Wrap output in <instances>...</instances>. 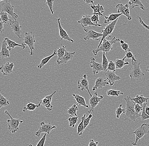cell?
<instances>
[{"mask_svg":"<svg viewBox=\"0 0 149 146\" xmlns=\"http://www.w3.org/2000/svg\"><path fill=\"white\" fill-rule=\"evenodd\" d=\"M126 102L125 113L124 120L128 121H135L141 115L137 114L135 110V103L130 96H127L124 98Z\"/></svg>","mask_w":149,"mask_h":146,"instance_id":"cell-1","label":"cell"},{"mask_svg":"<svg viewBox=\"0 0 149 146\" xmlns=\"http://www.w3.org/2000/svg\"><path fill=\"white\" fill-rule=\"evenodd\" d=\"M120 39L116 38V37L113 38L111 40H109V39L107 40L106 38L103 40L102 44L100 45V47L97 48L96 49L93 50V54L95 56L97 55L98 53L100 51H102L105 52V53L108 54V53L111 50L113 49V45L115 44L117 41L120 42Z\"/></svg>","mask_w":149,"mask_h":146,"instance_id":"cell-2","label":"cell"},{"mask_svg":"<svg viewBox=\"0 0 149 146\" xmlns=\"http://www.w3.org/2000/svg\"><path fill=\"white\" fill-rule=\"evenodd\" d=\"M131 64L132 65V70L129 74L131 80L132 81L141 80L144 74L140 68V62L137 60L136 61L132 60Z\"/></svg>","mask_w":149,"mask_h":146,"instance_id":"cell-3","label":"cell"},{"mask_svg":"<svg viewBox=\"0 0 149 146\" xmlns=\"http://www.w3.org/2000/svg\"><path fill=\"white\" fill-rule=\"evenodd\" d=\"M136 135V140L134 142L131 141V143L134 146L137 145L138 142L141 141V139L145 135L149 134V124L144 123L141 125L139 127L132 133Z\"/></svg>","mask_w":149,"mask_h":146,"instance_id":"cell-4","label":"cell"},{"mask_svg":"<svg viewBox=\"0 0 149 146\" xmlns=\"http://www.w3.org/2000/svg\"><path fill=\"white\" fill-rule=\"evenodd\" d=\"M23 42L22 45L26 49V46L30 49V55H33V51H35L34 44L36 42L35 36L33 32L25 33L24 37L23 38Z\"/></svg>","mask_w":149,"mask_h":146,"instance_id":"cell-5","label":"cell"},{"mask_svg":"<svg viewBox=\"0 0 149 146\" xmlns=\"http://www.w3.org/2000/svg\"><path fill=\"white\" fill-rule=\"evenodd\" d=\"M5 113L7 114L10 118V119L7 120L8 128L12 134H15L16 132L19 130V126L20 124L23 123V121L19 119H14L7 110H6Z\"/></svg>","mask_w":149,"mask_h":146,"instance_id":"cell-6","label":"cell"},{"mask_svg":"<svg viewBox=\"0 0 149 146\" xmlns=\"http://www.w3.org/2000/svg\"><path fill=\"white\" fill-rule=\"evenodd\" d=\"M118 19H116V20L113 21V22H111V23L109 24V25H107L106 27H104L103 29L102 30V37L100 44H99L97 48H99L100 47L101 44H102L103 40L106 38V37H108V39L109 38H110L111 37V36L113 35V32L114 30V28H115V26L117 21H118Z\"/></svg>","mask_w":149,"mask_h":146,"instance_id":"cell-7","label":"cell"},{"mask_svg":"<svg viewBox=\"0 0 149 146\" xmlns=\"http://www.w3.org/2000/svg\"><path fill=\"white\" fill-rule=\"evenodd\" d=\"M2 12L6 13L11 16L15 21H17L18 15L14 12V6L11 4L10 1H5L2 3Z\"/></svg>","mask_w":149,"mask_h":146,"instance_id":"cell-8","label":"cell"},{"mask_svg":"<svg viewBox=\"0 0 149 146\" xmlns=\"http://www.w3.org/2000/svg\"><path fill=\"white\" fill-rule=\"evenodd\" d=\"M104 96L103 95H99L98 94L97 92H95L92 97H90L89 99V103L90 107L88 110V113L93 112L95 110L96 107L98 105L101 100L104 98Z\"/></svg>","mask_w":149,"mask_h":146,"instance_id":"cell-9","label":"cell"},{"mask_svg":"<svg viewBox=\"0 0 149 146\" xmlns=\"http://www.w3.org/2000/svg\"><path fill=\"white\" fill-rule=\"evenodd\" d=\"M41 126L39 127V130L35 133V135L37 137L40 136L41 134L42 133H46L50 135L52 130L56 128L55 125H52L51 123L45 124L44 122L40 123Z\"/></svg>","mask_w":149,"mask_h":146,"instance_id":"cell-10","label":"cell"},{"mask_svg":"<svg viewBox=\"0 0 149 146\" xmlns=\"http://www.w3.org/2000/svg\"><path fill=\"white\" fill-rule=\"evenodd\" d=\"M116 8L117 10L118 13L124 15L128 20H131L132 19V17L130 15V10L128 4L123 5L122 3H120L116 5Z\"/></svg>","mask_w":149,"mask_h":146,"instance_id":"cell-11","label":"cell"},{"mask_svg":"<svg viewBox=\"0 0 149 146\" xmlns=\"http://www.w3.org/2000/svg\"><path fill=\"white\" fill-rule=\"evenodd\" d=\"M78 88L81 89L82 91L85 90H87L89 93L90 97H92L93 95L90 93L89 91V83L88 79H87V75L86 74L84 75L83 77L81 79L78 80Z\"/></svg>","mask_w":149,"mask_h":146,"instance_id":"cell-12","label":"cell"},{"mask_svg":"<svg viewBox=\"0 0 149 146\" xmlns=\"http://www.w3.org/2000/svg\"><path fill=\"white\" fill-rule=\"evenodd\" d=\"M56 93V91H55L51 95L46 96L44 98L40 100V103L42 104L44 107H45L49 111L52 110L53 106L51 104V101H52L53 96Z\"/></svg>","mask_w":149,"mask_h":146,"instance_id":"cell-13","label":"cell"},{"mask_svg":"<svg viewBox=\"0 0 149 146\" xmlns=\"http://www.w3.org/2000/svg\"><path fill=\"white\" fill-rule=\"evenodd\" d=\"M102 37V33H98L95 30L91 29L86 32L85 36L84 38V39L86 40L92 39L93 40L100 41Z\"/></svg>","mask_w":149,"mask_h":146,"instance_id":"cell-14","label":"cell"},{"mask_svg":"<svg viewBox=\"0 0 149 146\" xmlns=\"http://www.w3.org/2000/svg\"><path fill=\"white\" fill-rule=\"evenodd\" d=\"M78 23L79 24H81L82 25V26L83 27L87 26L91 27L92 26H95V27H100L102 26V25H100V24L96 25V24L93 23L91 20V16L89 15L83 16H82V18L78 21Z\"/></svg>","mask_w":149,"mask_h":146,"instance_id":"cell-15","label":"cell"},{"mask_svg":"<svg viewBox=\"0 0 149 146\" xmlns=\"http://www.w3.org/2000/svg\"><path fill=\"white\" fill-rule=\"evenodd\" d=\"M9 25L11 26V30L13 31L15 35L17 37L21 38V35H22V27L19 25V22L18 21L13 20L10 23Z\"/></svg>","mask_w":149,"mask_h":146,"instance_id":"cell-16","label":"cell"},{"mask_svg":"<svg viewBox=\"0 0 149 146\" xmlns=\"http://www.w3.org/2000/svg\"><path fill=\"white\" fill-rule=\"evenodd\" d=\"M90 66V68L93 69L94 75L97 74L102 71H104L102 64L96 62L95 59L94 57H91Z\"/></svg>","mask_w":149,"mask_h":146,"instance_id":"cell-17","label":"cell"},{"mask_svg":"<svg viewBox=\"0 0 149 146\" xmlns=\"http://www.w3.org/2000/svg\"><path fill=\"white\" fill-rule=\"evenodd\" d=\"M105 75L107 77V80L110 86H113L115 81L121 80V77L119 76L116 75L115 72L107 71L105 73Z\"/></svg>","mask_w":149,"mask_h":146,"instance_id":"cell-18","label":"cell"},{"mask_svg":"<svg viewBox=\"0 0 149 146\" xmlns=\"http://www.w3.org/2000/svg\"><path fill=\"white\" fill-rule=\"evenodd\" d=\"M60 18H58L56 19L58 23V27L59 31V35H60L61 40H68V41H70V42H73L74 41L70 37L68 34L66 32V30L64 29H63L62 27L61 26V24L60 23Z\"/></svg>","mask_w":149,"mask_h":146,"instance_id":"cell-19","label":"cell"},{"mask_svg":"<svg viewBox=\"0 0 149 146\" xmlns=\"http://www.w3.org/2000/svg\"><path fill=\"white\" fill-rule=\"evenodd\" d=\"M14 66L15 64L13 63L8 62L0 67V71L3 75H8L13 73Z\"/></svg>","mask_w":149,"mask_h":146,"instance_id":"cell-20","label":"cell"},{"mask_svg":"<svg viewBox=\"0 0 149 146\" xmlns=\"http://www.w3.org/2000/svg\"><path fill=\"white\" fill-rule=\"evenodd\" d=\"M75 53V52L74 51V52H70V51H66L64 57H62L59 60L57 61V63L58 65H60L62 64L67 63L68 62L72 60L74 57Z\"/></svg>","mask_w":149,"mask_h":146,"instance_id":"cell-21","label":"cell"},{"mask_svg":"<svg viewBox=\"0 0 149 146\" xmlns=\"http://www.w3.org/2000/svg\"><path fill=\"white\" fill-rule=\"evenodd\" d=\"M109 84L107 79H104L102 77H100L96 80L95 85L93 87V91H95L97 89H101L107 85Z\"/></svg>","mask_w":149,"mask_h":146,"instance_id":"cell-22","label":"cell"},{"mask_svg":"<svg viewBox=\"0 0 149 146\" xmlns=\"http://www.w3.org/2000/svg\"><path fill=\"white\" fill-rule=\"evenodd\" d=\"M7 43L5 40H3L2 43L1 49L0 51V57L2 59L10 57V51L7 47Z\"/></svg>","mask_w":149,"mask_h":146,"instance_id":"cell-23","label":"cell"},{"mask_svg":"<svg viewBox=\"0 0 149 146\" xmlns=\"http://www.w3.org/2000/svg\"><path fill=\"white\" fill-rule=\"evenodd\" d=\"M72 96L74 97V99L79 106H83L86 108H89V106L86 104L85 99L83 97L77 94H72Z\"/></svg>","mask_w":149,"mask_h":146,"instance_id":"cell-24","label":"cell"},{"mask_svg":"<svg viewBox=\"0 0 149 146\" xmlns=\"http://www.w3.org/2000/svg\"><path fill=\"white\" fill-rule=\"evenodd\" d=\"M132 99L134 102L135 104H139L141 106L143 107V104L144 103L148 102L149 98L144 97L142 95H137L135 98H132Z\"/></svg>","mask_w":149,"mask_h":146,"instance_id":"cell-25","label":"cell"},{"mask_svg":"<svg viewBox=\"0 0 149 146\" xmlns=\"http://www.w3.org/2000/svg\"><path fill=\"white\" fill-rule=\"evenodd\" d=\"M4 40H5L6 42H7V45H8L7 48H8L9 51L12 50L13 49H14L15 47H22L23 49H26L25 47L23 46L22 44H18V43H17V42H15V41L11 40L9 38H4Z\"/></svg>","mask_w":149,"mask_h":146,"instance_id":"cell-26","label":"cell"},{"mask_svg":"<svg viewBox=\"0 0 149 146\" xmlns=\"http://www.w3.org/2000/svg\"><path fill=\"white\" fill-rule=\"evenodd\" d=\"M91 8L93 10V13L98 15L99 16H103V13L104 12V9L102 5H100L99 3L97 5H91Z\"/></svg>","mask_w":149,"mask_h":146,"instance_id":"cell-27","label":"cell"},{"mask_svg":"<svg viewBox=\"0 0 149 146\" xmlns=\"http://www.w3.org/2000/svg\"><path fill=\"white\" fill-rule=\"evenodd\" d=\"M56 55H57L56 51L55 50L52 55H50V56H48V57H45V58H44L42 60L40 64L37 65V68L39 69H42L44 66H45L49 62V61L51 60V58H53V57H54Z\"/></svg>","mask_w":149,"mask_h":146,"instance_id":"cell-28","label":"cell"},{"mask_svg":"<svg viewBox=\"0 0 149 146\" xmlns=\"http://www.w3.org/2000/svg\"><path fill=\"white\" fill-rule=\"evenodd\" d=\"M122 14L110 13L109 16H104L105 19L104 24H108L110 22H113L116 19H118L122 15Z\"/></svg>","mask_w":149,"mask_h":146,"instance_id":"cell-29","label":"cell"},{"mask_svg":"<svg viewBox=\"0 0 149 146\" xmlns=\"http://www.w3.org/2000/svg\"><path fill=\"white\" fill-rule=\"evenodd\" d=\"M41 104L39 103L38 104H36L34 103L29 102L28 104L23 108V112H26L27 111H34L35 109L37 108L40 107Z\"/></svg>","mask_w":149,"mask_h":146,"instance_id":"cell-30","label":"cell"},{"mask_svg":"<svg viewBox=\"0 0 149 146\" xmlns=\"http://www.w3.org/2000/svg\"><path fill=\"white\" fill-rule=\"evenodd\" d=\"M128 4L132 6V8L133 9L137 6H138L144 11L146 10L145 6L139 0H130L128 2Z\"/></svg>","mask_w":149,"mask_h":146,"instance_id":"cell-31","label":"cell"},{"mask_svg":"<svg viewBox=\"0 0 149 146\" xmlns=\"http://www.w3.org/2000/svg\"><path fill=\"white\" fill-rule=\"evenodd\" d=\"M126 59L125 57L122 60H119V59H116L115 60V64H116V68L117 69H122L126 65H128L129 64V63L128 62H125V59Z\"/></svg>","mask_w":149,"mask_h":146,"instance_id":"cell-32","label":"cell"},{"mask_svg":"<svg viewBox=\"0 0 149 146\" xmlns=\"http://www.w3.org/2000/svg\"><path fill=\"white\" fill-rule=\"evenodd\" d=\"M86 116V114H84L83 117H82L81 119V122L79 123L78 127H77V135L79 136L82 135L83 134V132L84 131V120Z\"/></svg>","mask_w":149,"mask_h":146,"instance_id":"cell-33","label":"cell"},{"mask_svg":"<svg viewBox=\"0 0 149 146\" xmlns=\"http://www.w3.org/2000/svg\"><path fill=\"white\" fill-rule=\"evenodd\" d=\"M1 91V90H0V110L3 107H8L9 105V100L2 94Z\"/></svg>","mask_w":149,"mask_h":146,"instance_id":"cell-34","label":"cell"},{"mask_svg":"<svg viewBox=\"0 0 149 146\" xmlns=\"http://www.w3.org/2000/svg\"><path fill=\"white\" fill-rule=\"evenodd\" d=\"M79 110L78 105L74 104L68 109L67 113L69 114L71 117L77 116V111H78Z\"/></svg>","mask_w":149,"mask_h":146,"instance_id":"cell-35","label":"cell"},{"mask_svg":"<svg viewBox=\"0 0 149 146\" xmlns=\"http://www.w3.org/2000/svg\"><path fill=\"white\" fill-rule=\"evenodd\" d=\"M1 16H0V21L3 22L4 24H8L10 25V23L12 22L13 20L12 19H9L8 17V14L6 13L1 12L0 13Z\"/></svg>","mask_w":149,"mask_h":146,"instance_id":"cell-36","label":"cell"},{"mask_svg":"<svg viewBox=\"0 0 149 146\" xmlns=\"http://www.w3.org/2000/svg\"><path fill=\"white\" fill-rule=\"evenodd\" d=\"M66 48H67L66 46L61 45V47L56 51L57 55L58 57L57 61L59 60L62 57H64L66 51Z\"/></svg>","mask_w":149,"mask_h":146,"instance_id":"cell-37","label":"cell"},{"mask_svg":"<svg viewBox=\"0 0 149 146\" xmlns=\"http://www.w3.org/2000/svg\"><path fill=\"white\" fill-rule=\"evenodd\" d=\"M107 94L108 96L110 97H119L120 95H123L124 93L120 90L110 89L107 91Z\"/></svg>","mask_w":149,"mask_h":146,"instance_id":"cell-38","label":"cell"},{"mask_svg":"<svg viewBox=\"0 0 149 146\" xmlns=\"http://www.w3.org/2000/svg\"><path fill=\"white\" fill-rule=\"evenodd\" d=\"M79 117L78 116L71 117L68 119L69 122L70 127H75L76 124L78 123L79 121Z\"/></svg>","mask_w":149,"mask_h":146,"instance_id":"cell-39","label":"cell"},{"mask_svg":"<svg viewBox=\"0 0 149 146\" xmlns=\"http://www.w3.org/2000/svg\"><path fill=\"white\" fill-rule=\"evenodd\" d=\"M109 64V61H108V59H107V57H106V53L105 52H103L102 64L103 70H104V71H105V72L107 71Z\"/></svg>","mask_w":149,"mask_h":146,"instance_id":"cell-40","label":"cell"},{"mask_svg":"<svg viewBox=\"0 0 149 146\" xmlns=\"http://www.w3.org/2000/svg\"><path fill=\"white\" fill-rule=\"evenodd\" d=\"M123 105L122 104H120V106L116 109V118H120L122 114L125 113V108H122Z\"/></svg>","mask_w":149,"mask_h":146,"instance_id":"cell-41","label":"cell"},{"mask_svg":"<svg viewBox=\"0 0 149 146\" xmlns=\"http://www.w3.org/2000/svg\"><path fill=\"white\" fill-rule=\"evenodd\" d=\"M147 103H145L143 104L142 113H141V119L142 121H144L145 120L149 119V116L146 113L145 110V108L147 106Z\"/></svg>","mask_w":149,"mask_h":146,"instance_id":"cell-42","label":"cell"},{"mask_svg":"<svg viewBox=\"0 0 149 146\" xmlns=\"http://www.w3.org/2000/svg\"><path fill=\"white\" fill-rule=\"evenodd\" d=\"M107 71H111V72H115L116 71V64L115 62L112 61H111L109 62V65H108Z\"/></svg>","mask_w":149,"mask_h":146,"instance_id":"cell-43","label":"cell"},{"mask_svg":"<svg viewBox=\"0 0 149 146\" xmlns=\"http://www.w3.org/2000/svg\"><path fill=\"white\" fill-rule=\"evenodd\" d=\"M93 114H90L88 117L86 118H85L84 120V129H85L88 125H89V123H90V121H91V119L93 118Z\"/></svg>","mask_w":149,"mask_h":146,"instance_id":"cell-44","label":"cell"},{"mask_svg":"<svg viewBox=\"0 0 149 146\" xmlns=\"http://www.w3.org/2000/svg\"><path fill=\"white\" fill-rule=\"evenodd\" d=\"M99 16L95 14H93V15L91 16V20L92 22L96 25H97V23L100 22Z\"/></svg>","mask_w":149,"mask_h":146,"instance_id":"cell-45","label":"cell"},{"mask_svg":"<svg viewBox=\"0 0 149 146\" xmlns=\"http://www.w3.org/2000/svg\"><path fill=\"white\" fill-rule=\"evenodd\" d=\"M125 57L127 59H132V60L134 61H136L135 56L133 55V53L131 52L130 49L128 50L127 52H126Z\"/></svg>","mask_w":149,"mask_h":146,"instance_id":"cell-46","label":"cell"},{"mask_svg":"<svg viewBox=\"0 0 149 146\" xmlns=\"http://www.w3.org/2000/svg\"><path fill=\"white\" fill-rule=\"evenodd\" d=\"M121 44V47L123 50L126 52L129 49V46L127 43H126L123 40H120V41Z\"/></svg>","mask_w":149,"mask_h":146,"instance_id":"cell-47","label":"cell"},{"mask_svg":"<svg viewBox=\"0 0 149 146\" xmlns=\"http://www.w3.org/2000/svg\"><path fill=\"white\" fill-rule=\"evenodd\" d=\"M46 135L47 134L45 133L44 135L43 136L42 138L41 139H40V140L37 143L36 146H44L45 141H46Z\"/></svg>","mask_w":149,"mask_h":146,"instance_id":"cell-48","label":"cell"},{"mask_svg":"<svg viewBox=\"0 0 149 146\" xmlns=\"http://www.w3.org/2000/svg\"><path fill=\"white\" fill-rule=\"evenodd\" d=\"M54 0L53 1H49V0H47L46 1V3L47 5H48L49 7V9L51 10V14H54V10H53V5H54Z\"/></svg>","mask_w":149,"mask_h":146,"instance_id":"cell-49","label":"cell"},{"mask_svg":"<svg viewBox=\"0 0 149 146\" xmlns=\"http://www.w3.org/2000/svg\"><path fill=\"white\" fill-rule=\"evenodd\" d=\"M137 19L139 21L140 23L144 27V28L147 29V31H149V27L148 25H146V24L144 23V21H143V20L141 19V17H140L139 16H138L137 17Z\"/></svg>","mask_w":149,"mask_h":146,"instance_id":"cell-50","label":"cell"},{"mask_svg":"<svg viewBox=\"0 0 149 146\" xmlns=\"http://www.w3.org/2000/svg\"><path fill=\"white\" fill-rule=\"evenodd\" d=\"M135 110L137 113L139 114L140 112L142 111L143 107L139 104H135L134 107Z\"/></svg>","mask_w":149,"mask_h":146,"instance_id":"cell-51","label":"cell"},{"mask_svg":"<svg viewBox=\"0 0 149 146\" xmlns=\"http://www.w3.org/2000/svg\"><path fill=\"white\" fill-rule=\"evenodd\" d=\"M98 141H95L94 139H92L90 140L89 141V144H88V146H98Z\"/></svg>","mask_w":149,"mask_h":146,"instance_id":"cell-52","label":"cell"},{"mask_svg":"<svg viewBox=\"0 0 149 146\" xmlns=\"http://www.w3.org/2000/svg\"><path fill=\"white\" fill-rule=\"evenodd\" d=\"M3 22L0 21V32L3 33L4 31V29H3Z\"/></svg>","mask_w":149,"mask_h":146,"instance_id":"cell-53","label":"cell"},{"mask_svg":"<svg viewBox=\"0 0 149 146\" xmlns=\"http://www.w3.org/2000/svg\"><path fill=\"white\" fill-rule=\"evenodd\" d=\"M84 1L87 4H90V3H93L94 4V1L93 0H84Z\"/></svg>","mask_w":149,"mask_h":146,"instance_id":"cell-54","label":"cell"},{"mask_svg":"<svg viewBox=\"0 0 149 146\" xmlns=\"http://www.w3.org/2000/svg\"><path fill=\"white\" fill-rule=\"evenodd\" d=\"M145 110L146 113L149 116V107L147 106H146V108H145Z\"/></svg>","mask_w":149,"mask_h":146,"instance_id":"cell-55","label":"cell"},{"mask_svg":"<svg viewBox=\"0 0 149 146\" xmlns=\"http://www.w3.org/2000/svg\"><path fill=\"white\" fill-rule=\"evenodd\" d=\"M146 71L148 72L149 73V65H148V66H147V68L146 69Z\"/></svg>","mask_w":149,"mask_h":146,"instance_id":"cell-56","label":"cell"},{"mask_svg":"<svg viewBox=\"0 0 149 146\" xmlns=\"http://www.w3.org/2000/svg\"><path fill=\"white\" fill-rule=\"evenodd\" d=\"M28 146H33L31 144H30V145H27Z\"/></svg>","mask_w":149,"mask_h":146,"instance_id":"cell-57","label":"cell"},{"mask_svg":"<svg viewBox=\"0 0 149 146\" xmlns=\"http://www.w3.org/2000/svg\"><path fill=\"white\" fill-rule=\"evenodd\" d=\"M145 146H148V145H147V144H146V145H145Z\"/></svg>","mask_w":149,"mask_h":146,"instance_id":"cell-58","label":"cell"},{"mask_svg":"<svg viewBox=\"0 0 149 146\" xmlns=\"http://www.w3.org/2000/svg\"><path fill=\"white\" fill-rule=\"evenodd\" d=\"M0 1V2H1V1Z\"/></svg>","mask_w":149,"mask_h":146,"instance_id":"cell-59","label":"cell"},{"mask_svg":"<svg viewBox=\"0 0 149 146\" xmlns=\"http://www.w3.org/2000/svg\"><path fill=\"white\" fill-rule=\"evenodd\" d=\"M0 16H1V14H0Z\"/></svg>","mask_w":149,"mask_h":146,"instance_id":"cell-60","label":"cell"},{"mask_svg":"<svg viewBox=\"0 0 149 146\" xmlns=\"http://www.w3.org/2000/svg\"><path fill=\"white\" fill-rule=\"evenodd\" d=\"M148 26L149 27V25H148Z\"/></svg>","mask_w":149,"mask_h":146,"instance_id":"cell-61","label":"cell"}]
</instances>
